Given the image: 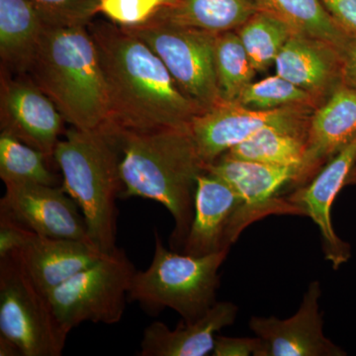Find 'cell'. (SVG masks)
I'll return each instance as SVG.
<instances>
[{"mask_svg": "<svg viewBox=\"0 0 356 356\" xmlns=\"http://www.w3.org/2000/svg\"><path fill=\"white\" fill-rule=\"evenodd\" d=\"M350 185H356V158L355 163L351 166L350 173H348V178H346V186H350Z\"/></svg>", "mask_w": 356, "mask_h": 356, "instance_id": "35", "label": "cell"}, {"mask_svg": "<svg viewBox=\"0 0 356 356\" xmlns=\"http://www.w3.org/2000/svg\"><path fill=\"white\" fill-rule=\"evenodd\" d=\"M356 158V137L321 168L310 181L290 192L288 200L310 217L320 229L322 248L334 269L348 261L351 248L334 232L332 207L337 194L346 186V178Z\"/></svg>", "mask_w": 356, "mask_h": 356, "instance_id": "15", "label": "cell"}, {"mask_svg": "<svg viewBox=\"0 0 356 356\" xmlns=\"http://www.w3.org/2000/svg\"><path fill=\"white\" fill-rule=\"evenodd\" d=\"M259 337H229L219 336L215 341L214 356L259 355L261 350Z\"/></svg>", "mask_w": 356, "mask_h": 356, "instance_id": "30", "label": "cell"}, {"mask_svg": "<svg viewBox=\"0 0 356 356\" xmlns=\"http://www.w3.org/2000/svg\"><path fill=\"white\" fill-rule=\"evenodd\" d=\"M215 69L222 102H236L245 89L254 83L257 72L236 31L217 34Z\"/></svg>", "mask_w": 356, "mask_h": 356, "instance_id": "26", "label": "cell"}, {"mask_svg": "<svg viewBox=\"0 0 356 356\" xmlns=\"http://www.w3.org/2000/svg\"><path fill=\"white\" fill-rule=\"evenodd\" d=\"M238 307L231 302L215 304L203 317L180 323L170 330L161 322L145 329L140 356H205L213 353L217 332L235 323Z\"/></svg>", "mask_w": 356, "mask_h": 356, "instance_id": "19", "label": "cell"}, {"mask_svg": "<svg viewBox=\"0 0 356 356\" xmlns=\"http://www.w3.org/2000/svg\"><path fill=\"white\" fill-rule=\"evenodd\" d=\"M70 332L15 254L0 257V336L21 356H60Z\"/></svg>", "mask_w": 356, "mask_h": 356, "instance_id": "6", "label": "cell"}, {"mask_svg": "<svg viewBox=\"0 0 356 356\" xmlns=\"http://www.w3.org/2000/svg\"><path fill=\"white\" fill-rule=\"evenodd\" d=\"M27 74L72 128L91 131L108 123V90L88 27L47 26Z\"/></svg>", "mask_w": 356, "mask_h": 356, "instance_id": "3", "label": "cell"}, {"mask_svg": "<svg viewBox=\"0 0 356 356\" xmlns=\"http://www.w3.org/2000/svg\"><path fill=\"white\" fill-rule=\"evenodd\" d=\"M343 58L341 83L356 90V38L350 37L341 50Z\"/></svg>", "mask_w": 356, "mask_h": 356, "instance_id": "33", "label": "cell"}, {"mask_svg": "<svg viewBox=\"0 0 356 356\" xmlns=\"http://www.w3.org/2000/svg\"><path fill=\"white\" fill-rule=\"evenodd\" d=\"M33 233L17 222L0 216V257L15 252L24 245Z\"/></svg>", "mask_w": 356, "mask_h": 356, "instance_id": "31", "label": "cell"}, {"mask_svg": "<svg viewBox=\"0 0 356 356\" xmlns=\"http://www.w3.org/2000/svg\"><path fill=\"white\" fill-rule=\"evenodd\" d=\"M51 25L88 27L100 0H31Z\"/></svg>", "mask_w": 356, "mask_h": 356, "instance_id": "29", "label": "cell"}, {"mask_svg": "<svg viewBox=\"0 0 356 356\" xmlns=\"http://www.w3.org/2000/svg\"><path fill=\"white\" fill-rule=\"evenodd\" d=\"M135 273L125 250L116 248L46 296L70 331L86 322L117 324L125 313Z\"/></svg>", "mask_w": 356, "mask_h": 356, "instance_id": "7", "label": "cell"}, {"mask_svg": "<svg viewBox=\"0 0 356 356\" xmlns=\"http://www.w3.org/2000/svg\"><path fill=\"white\" fill-rule=\"evenodd\" d=\"M126 29L161 58L181 90L203 111L222 102L215 69L216 33L158 19Z\"/></svg>", "mask_w": 356, "mask_h": 356, "instance_id": "8", "label": "cell"}, {"mask_svg": "<svg viewBox=\"0 0 356 356\" xmlns=\"http://www.w3.org/2000/svg\"><path fill=\"white\" fill-rule=\"evenodd\" d=\"M243 199L235 189L210 172L197 178L194 217L182 254L203 257L229 250L242 234Z\"/></svg>", "mask_w": 356, "mask_h": 356, "instance_id": "13", "label": "cell"}, {"mask_svg": "<svg viewBox=\"0 0 356 356\" xmlns=\"http://www.w3.org/2000/svg\"><path fill=\"white\" fill-rule=\"evenodd\" d=\"M178 0H100L98 13L123 28H136L154 19Z\"/></svg>", "mask_w": 356, "mask_h": 356, "instance_id": "28", "label": "cell"}, {"mask_svg": "<svg viewBox=\"0 0 356 356\" xmlns=\"http://www.w3.org/2000/svg\"><path fill=\"white\" fill-rule=\"evenodd\" d=\"M15 254L33 283L44 295L88 268L103 252L91 243L33 233Z\"/></svg>", "mask_w": 356, "mask_h": 356, "instance_id": "18", "label": "cell"}, {"mask_svg": "<svg viewBox=\"0 0 356 356\" xmlns=\"http://www.w3.org/2000/svg\"><path fill=\"white\" fill-rule=\"evenodd\" d=\"M0 355L1 356H19L21 355L17 346L9 341L6 337L0 336Z\"/></svg>", "mask_w": 356, "mask_h": 356, "instance_id": "34", "label": "cell"}, {"mask_svg": "<svg viewBox=\"0 0 356 356\" xmlns=\"http://www.w3.org/2000/svg\"><path fill=\"white\" fill-rule=\"evenodd\" d=\"M48 161L43 153L10 134H0V178L4 184L58 186V177L48 168Z\"/></svg>", "mask_w": 356, "mask_h": 356, "instance_id": "25", "label": "cell"}, {"mask_svg": "<svg viewBox=\"0 0 356 356\" xmlns=\"http://www.w3.org/2000/svg\"><path fill=\"white\" fill-rule=\"evenodd\" d=\"M236 102L257 110L286 107H308L315 110L322 105L316 96L278 74L250 83Z\"/></svg>", "mask_w": 356, "mask_h": 356, "instance_id": "27", "label": "cell"}, {"mask_svg": "<svg viewBox=\"0 0 356 356\" xmlns=\"http://www.w3.org/2000/svg\"><path fill=\"white\" fill-rule=\"evenodd\" d=\"M355 137L356 90L341 84L311 115L305 158L292 191L310 181Z\"/></svg>", "mask_w": 356, "mask_h": 356, "instance_id": "16", "label": "cell"}, {"mask_svg": "<svg viewBox=\"0 0 356 356\" xmlns=\"http://www.w3.org/2000/svg\"><path fill=\"white\" fill-rule=\"evenodd\" d=\"M88 30L106 81L110 129L147 132L186 128L204 112L139 37L110 21L91 22Z\"/></svg>", "mask_w": 356, "mask_h": 356, "instance_id": "1", "label": "cell"}, {"mask_svg": "<svg viewBox=\"0 0 356 356\" xmlns=\"http://www.w3.org/2000/svg\"><path fill=\"white\" fill-rule=\"evenodd\" d=\"M110 130L121 151V197L151 199L165 206L175 224L170 247L181 252L193 221L197 178L206 172L189 127Z\"/></svg>", "mask_w": 356, "mask_h": 356, "instance_id": "2", "label": "cell"}, {"mask_svg": "<svg viewBox=\"0 0 356 356\" xmlns=\"http://www.w3.org/2000/svg\"><path fill=\"white\" fill-rule=\"evenodd\" d=\"M313 112L308 107L257 110L238 102H222L194 117L189 130L199 156L207 166L266 128L285 129L307 135Z\"/></svg>", "mask_w": 356, "mask_h": 356, "instance_id": "9", "label": "cell"}, {"mask_svg": "<svg viewBox=\"0 0 356 356\" xmlns=\"http://www.w3.org/2000/svg\"><path fill=\"white\" fill-rule=\"evenodd\" d=\"M206 172L228 182L243 199L240 227L243 231L269 215H299L303 213L282 192L291 191L298 170L290 166L266 165L257 161L221 158L206 166Z\"/></svg>", "mask_w": 356, "mask_h": 356, "instance_id": "10", "label": "cell"}, {"mask_svg": "<svg viewBox=\"0 0 356 356\" xmlns=\"http://www.w3.org/2000/svg\"><path fill=\"white\" fill-rule=\"evenodd\" d=\"M1 132L54 159L64 118L29 74L2 72L0 90Z\"/></svg>", "mask_w": 356, "mask_h": 356, "instance_id": "12", "label": "cell"}, {"mask_svg": "<svg viewBox=\"0 0 356 356\" xmlns=\"http://www.w3.org/2000/svg\"><path fill=\"white\" fill-rule=\"evenodd\" d=\"M79 210L62 185L6 184V194L0 200V216L38 235L93 245Z\"/></svg>", "mask_w": 356, "mask_h": 356, "instance_id": "11", "label": "cell"}, {"mask_svg": "<svg viewBox=\"0 0 356 356\" xmlns=\"http://www.w3.org/2000/svg\"><path fill=\"white\" fill-rule=\"evenodd\" d=\"M306 139L307 135L304 134L269 127L254 134L224 154L243 161L290 166L299 172L305 158Z\"/></svg>", "mask_w": 356, "mask_h": 356, "instance_id": "23", "label": "cell"}, {"mask_svg": "<svg viewBox=\"0 0 356 356\" xmlns=\"http://www.w3.org/2000/svg\"><path fill=\"white\" fill-rule=\"evenodd\" d=\"M276 74L324 103L341 86L343 58L336 44L294 33L276 58Z\"/></svg>", "mask_w": 356, "mask_h": 356, "instance_id": "17", "label": "cell"}, {"mask_svg": "<svg viewBox=\"0 0 356 356\" xmlns=\"http://www.w3.org/2000/svg\"><path fill=\"white\" fill-rule=\"evenodd\" d=\"M236 32L257 72H264L275 63L295 33L286 22L262 10L250 16Z\"/></svg>", "mask_w": 356, "mask_h": 356, "instance_id": "24", "label": "cell"}, {"mask_svg": "<svg viewBox=\"0 0 356 356\" xmlns=\"http://www.w3.org/2000/svg\"><path fill=\"white\" fill-rule=\"evenodd\" d=\"M327 13L346 34L356 38V0H321Z\"/></svg>", "mask_w": 356, "mask_h": 356, "instance_id": "32", "label": "cell"}, {"mask_svg": "<svg viewBox=\"0 0 356 356\" xmlns=\"http://www.w3.org/2000/svg\"><path fill=\"white\" fill-rule=\"evenodd\" d=\"M48 25L31 0H0V58L6 74H28Z\"/></svg>", "mask_w": 356, "mask_h": 356, "instance_id": "20", "label": "cell"}, {"mask_svg": "<svg viewBox=\"0 0 356 356\" xmlns=\"http://www.w3.org/2000/svg\"><path fill=\"white\" fill-rule=\"evenodd\" d=\"M257 10L254 0H178L154 19L219 34L236 31Z\"/></svg>", "mask_w": 356, "mask_h": 356, "instance_id": "21", "label": "cell"}, {"mask_svg": "<svg viewBox=\"0 0 356 356\" xmlns=\"http://www.w3.org/2000/svg\"><path fill=\"white\" fill-rule=\"evenodd\" d=\"M229 250L203 257L168 250L154 231L153 261L146 270L136 271L129 301L156 313L172 309L185 322L203 317L216 302L219 269Z\"/></svg>", "mask_w": 356, "mask_h": 356, "instance_id": "5", "label": "cell"}, {"mask_svg": "<svg viewBox=\"0 0 356 356\" xmlns=\"http://www.w3.org/2000/svg\"><path fill=\"white\" fill-rule=\"evenodd\" d=\"M320 282L309 285L299 310L293 317H252L250 327L261 339L257 356H344L346 351L325 337L318 307Z\"/></svg>", "mask_w": 356, "mask_h": 356, "instance_id": "14", "label": "cell"}, {"mask_svg": "<svg viewBox=\"0 0 356 356\" xmlns=\"http://www.w3.org/2000/svg\"><path fill=\"white\" fill-rule=\"evenodd\" d=\"M54 159L67 193L83 213L91 242L103 254L116 248L117 198L124 191L121 151L106 125L96 130L70 128L58 140Z\"/></svg>", "mask_w": 356, "mask_h": 356, "instance_id": "4", "label": "cell"}, {"mask_svg": "<svg viewBox=\"0 0 356 356\" xmlns=\"http://www.w3.org/2000/svg\"><path fill=\"white\" fill-rule=\"evenodd\" d=\"M259 10L286 22L295 33L325 40L343 49L350 35L332 19L321 0H254Z\"/></svg>", "mask_w": 356, "mask_h": 356, "instance_id": "22", "label": "cell"}]
</instances>
